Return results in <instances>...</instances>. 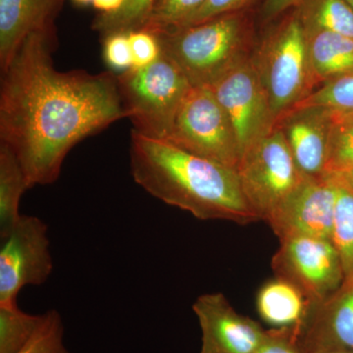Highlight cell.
Listing matches in <instances>:
<instances>
[{"mask_svg":"<svg viewBox=\"0 0 353 353\" xmlns=\"http://www.w3.org/2000/svg\"><path fill=\"white\" fill-rule=\"evenodd\" d=\"M54 25L30 34L1 71L0 141L15 153L30 188L57 182L70 150L128 118L118 77L55 69Z\"/></svg>","mask_w":353,"mask_h":353,"instance_id":"cell-1","label":"cell"},{"mask_svg":"<svg viewBox=\"0 0 353 353\" xmlns=\"http://www.w3.org/2000/svg\"><path fill=\"white\" fill-rule=\"evenodd\" d=\"M130 167L134 182L145 192L197 219L241 225L259 221L243 196L236 170L170 141L132 130Z\"/></svg>","mask_w":353,"mask_h":353,"instance_id":"cell-2","label":"cell"},{"mask_svg":"<svg viewBox=\"0 0 353 353\" xmlns=\"http://www.w3.org/2000/svg\"><path fill=\"white\" fill-rule=\"evenodd\" d=\"M253 34V15L248 8L153 34L161 52L182 69L194 87H211L252 55Z\"/></svg>","mask_w":353,"mask_h":353,"instance_id":"cell-3","label":"cell"},{"mask_svg":"<svg viewBox=\"0 0 353 353\" xmlns=\"http://www.w3.org/2000/svg\"><path fill=\"white\" fill-rule=\"evenodd\" d=\"M252 58L277 124L316 87L305 31L296 8L284 14L280 22L270 28L255 48Z\"/></svg>","mask_w":353,"mask_h":353,"instance_id":"cell-4","label":"cell"},{"mask_svg":"<svg viewBox=\"0 0 353 353\" xmlns=\"http://www.w3.org/2000/svg\"><path fill=\"white\" fill-rule=\"evenodd\" d=\"M128 118L134 131L169 141L179 111L194 85L182 69L161 52L145 68H131L118 76Z\"/></svg>","mask_w":353,"mask_h":353,"instance_id":"cell-5","label":"cell"},{"mask_svg":"<svg viewBox=\"0 0 353 353\" xmlns=\"http://www.w3.org/2000/svg\"><path fill=\"white\" fill-rule=\"evenodd\" d=\"M236 174L246 202L259 220L264 221L306 176L297 167L278 127L243 150Z\"/></svg>","mask_w":353,"mask_h":353,"instance_id":"cell-6","label":"cell"},{"mask_svg":"<svg viewBox=\"0 0 353 353\" xmlns=\"http://www.w3.org/2000/svg\"><path fill=\"white\" fill-rule=\"evenodd\" d=\"M168 141L234 170L240 162L233 124L210 87L192 88Z\"/></svg>","mask_w":353,"mask_h":353,"instance_id":"cell-7","label":"cell"},{"mask_svg":"<svg viewBox=\"0 0 353 353\" xmlns=\"http://www.w3.org/2000/svg\"><path fill=\"white\" fill-rule=\"evenodd\" d=\"M48 232L44 221L22 215L0 238V306L18 305L23 288L43 285L50 277L54 265Z\"/></svg>","mask_w":353,"mask_h":353,"instance_id":"cell-8","label":"cell"},{"mask_svg":"<svg viewBox=\"0 0 353 353\" xmlns=\"http://www.w3.org/2000/svg\"><path fill=\"white\" fill-rule=\"evenodd\" d=\"M272 259L276 277L299 288L311 306L322 303L345 279L340 254L332 241L308 236L280 240Z\"/></svg>","mask_w":353,"mask_h":353,"instance_id":"cell-9","label":"cell"},{"mask_svg":"<svg viewBox=\"0 0 353 353\" xmlns=\"http://www.w3.org/2000/svg\"><path fill=\"white\" fill-rule=\"evenodd\" d=\"M210 88L233 124L241 155L253 141L275 129L268 95L252 54L229 70Z\"/></svg>","mask_w":353,"mask_h":353,"instance_id":"cell-10","label":"cell"},{"mask_svg":"<svg viewBox=\"0 0 353 353\" xmlns=\"http://www.w3.org/2000/svg\"><path fill=\"white\" fill-rule=\"evenodd\" d=\"M336 203L333 176H306L266 222L279 240L308 236L332 241Z\"/></svg>","mask_w":353,"mask_h":353,"instance_id":"cell-11","label":"cell"},{"mask_svg":"<svg viewBox=\"0 0 353 353\" xmlns=\"http://www.w3.org/2000/svg\"><path fill=\"white\" fill-rule=\"evenodd\" d=\"M192 310L201 331L199 353H254L268 333L236 312L221 292L197 297Z\"/></svg>","mask_w":353,"mask_h":353,"instance_id":"cell-12","label":"cell"},{"mask_svg":"<svg viewBox=\"0 0 353 353\" xmlns=\"http://www.w3.org/2000/svg\"><path fill=\"white\" fill-rule=\"evenodd\" d=\"M290 331L303 353L353 350V272L333 294L311 306L303 321Z\"/></svg>","mask_w":353,"mask_h":353,"instance_id":"cell-13","label":"cell"},{"mask_svg":"<svg viewBox=\"0 0 353 353\" xmlns=\"http://www.w3.org/2000/svg\"><path fill=\"white\" fill-rule=\"evenodd\" d=\"M333 111L320 106L296 108L278 120L292 157L304 175L325 174Z\"/></svg>","mask_w":353,"mask_h":353,"instance_id":"cell-14","label":"cell"},{"mask_svg":"<svg viewBox=\"0 0 353 353\" xmlns=\"http://www.w3.org/2000/svg\"><path fill=\"white\" fill-rule=\"evenodd\" d=\"M63 0H0V68L32 32L54 25Z\"/></svg>","mask_w":353,"mask_h":353,"instance_id":"cell-15","label":"cell"},{"mask_svg":"<svg viewBox=\"0 0 353 353\" xmlns=\"http://www.w3.org/2000/svg\"><path fill=\"white\" fill-rule=\"evenodd\" d=\"M303 27L316 87L353 75V38L317 28Z\"/></svg>","mask_w":353,"mask_h":353,"instance_id":"cell-16","label":"cell"},{"mask_svg":"<svg viewBox=\"0 0 353 353\" xmlns=\"http://www.w3.org/2000/svg\"><path fill=\"white\" fill-rule=\"evenodd\" d=\"M256 306L263 321L276 328H290L303 321L311 304L299 288L276 277L260 288Z\"/></svg>","mask_w":353,"mask_h":353,"instance_id":"cell-17","label":"cell"},{"mask_svg":"<svg viewBox=\"0 0 353 353\" xmlns=\"http://www.w3.org/2000/svg\"><path fill=\"white\" fill-rule=\"evenodd\" d=\"M31 189L24 169L8 145L0 141V238L20 219V202Z\"/></svg>","mask_w":353,"mask_h":353,"instance_id":"cell-18","label":"cell"},{"mask_svg":"<svg viewBox=\"0 0 353 353\" xmlns=\"http://www.w3.org/2000/svg\"><path fill=\"white\" fill-rule=\"evenodd\" d=\"M330 175L336 185L332 243L340 254L345 276L353 272V187L341 174Z\"/></svg>","mask_w":353,"mask_h":353,"instance_id":"cell-19","label":"cell"},{"mask_svg":"<svg viewBox=\"0 0 353 353\" xmlns=\"http://www.w3.org/2000/svg\"><path fill=\"white\" fill-rule=\"evenodd\" d=\"M296 9L305 27L353 38V9L345 0H301Z\"/></svg>","mask_w":353,"mask_h":353,"instance_id":"cell-20","label":"cell"},{"mask_svg":"<svg viewBox=\"0 0 353 353\" xmlns=\"http://www.w3.org/2000/svg\"><path fill=\"white\" fill-rule=\"evenodd\" d=\"M157 0H124L122 6L112 13H101L92 22V30L102 39L111 34L141 31L148 22Z\"/></svg>","mask_w":353,"mask_h":353,"instance_id":"cell-21","label":"cell"},{"mask_svg":"<svg viewBox=\"0 0 353 353\" xmlns=\"http://www.w3.org/2000/svg\"><path fill=\"white\" fill-rule=\"evenodd\" d=\"M333 111L325 174L353 170V112Z\"/></svg>","mask_w":353,"mask_h":353,"instance_id":"cell-22","label":"cell"},{"mask_svg":"<svg viewBox=\"0 0 353 353\" xmlns=\"http://www.w3.org/2000/svg\"><path fill=\"white\" fill-rule=\"evenodd\" d=\"M43 319L21 310L19 306H0V353H17L32 338Z\"/></svg>","mask_w":353,"mask_h":353,"instance_id":"cell-23","label":"cell"},{"mask_svg":"<svg viewBox=\"0 0 353 353\" xmlns=\"http://www.w3.org/2000/svg\"><path fill=\"white\" fill-rule=\"evenodd\" d=\"M206 0H157L148 22L141 31L157 32L180 27Z\"/></svg>","mask_w":353,"mask_h":353,"instance_id":"cell-24","label":"cell"},{"mask_svg":"<svg viewBox=\"0 0 353 353\" xmlns=\"http://www.w3.org/2000/svg\"><path fill=\"white\" fill-rule=\"evenodd\" d=\"M17 353H72L64 343L61 314L55 309L43 313L39 328Z\"/></svg>","mask_w":353,"mask_h":353,"instance_id":"cell-25","label":"cell"},{"mask_svg":"<svg viewBox=\"0 0 353 353\" xmlns=\"http://www.w3.org/2000/svg\"><path fill=\"white\" fill-rule=\"evenodd\" d=\"M303 106H320L338 112H353V75L323 83L296 108Z\"/></svg>","mask_w":353,"mask_h":353,"instance_id":"cell-26","label":"cell"},{"mask_svg":"<svg viewBox=\"0 0 353 353\" xmlns=\"http://www.w3.org/2000/svg\"><path fill=\"white\" fill-rule=\"evenodd\" d=\"M131 46L132 67L134 69L145 68L157 61L161 55V48L157 37L152 32L136 31L128 34Z\"/></svg>","mask_w":353,"mask_h":353,"instance_id":"cell-27","label":"cell"},{"mask_svg":"<svg viewBox=\"0 0 353 353\" xmlns=\"http://www.w3.org/2000/svg\"><path fill=\"white\" fill-rule=\"evenodd\" d=\"M253 1L254 0H206L205 3L188 18L180 27L201 24L222 14L250 8Z\"/></svg>","mask_w":353,"mask_h":353,"instance_id":"cell-28","label":"cell"},{"mask_svg":"<svg viewBox=\"0 0 353 353\" xmlns=\"http://www.w3.org/2000/svg\"><path fill=\"white\" fill-rule=\"evenodd\" d=\"M104 58L112 69L123 71L131 69L132 57L129 36L115 34L104 39Z\"/></svg>","mask_w":353,"mask_h":353,"instance_id":"cell-29","label":"cell"},{"mask_svg":"<svg viewBox=\"0 0 353 353\" xmlns=\"http://www.w3.org/2000/svg\"><path fill=\"white\" fill-rule=\"evenodd\" d=\"M254 353H303L297 347L289 328L270 330Z\"/></svg>","mask_w":353,"mask_h":353,"instance_id":"cell-30","label":"cell"},{"mask_svg":"<svg viewBox=\"0 0 353 353\" xmlns=\"http://www.w3.org/2000/svg\"><path fill=\"white\" fill-rule=\"evenodd\" d=\"M301 0H264L260 8V18L263 23H270L284 14L296 8Z\"/></svg>","mask_w":353,"mask_h":353,"instance_id":"cell-31","label":"cell"},{"mask_svg":"<svg viewBox=\"0 0 353 353\" xmlns=\"http://www.w3.org/2000/svg\"><path fill=\"white\" fill-rule=\"evenodd\" d=\"M124 0H94L92 4L101 13H112L122 6Z\"/></svg>","mask_w":353,"mask_h":353,"instance_id":"cell-32","label":"cell"},{"mask_svg":"<svg viewBox=\"0 0 353 353\" xmlns=\"http://www.w3.org/2000/svg\"><path fill=\"white\" fill-rule=\"evenodd\" d=\"M319 353H353V350L347 348H336V350H326Z\"/></svg>","mask_w":353,"mask_h":353,"instance_id":"cell-33","label":"cell"},{"mask_svg":"<svg viewBox=\"0 0 353 353\" xmlns=\"http://www.w3.org/2000/svg\"><path fill=\"white\" fill-rule=\"evenodd\" d=\"M350 182V185L353 187V170L347 172V173L341 174Z\"/></svg>","mask_w":353,"mask_h":353,"instance_id":"cell-34","label":"cell"},{"mask_svg":"<svg viewBox=\"0 0 353 353\" xmlns=\"http://www.w3.org/2000/svg\"><path fill=\"white\" fill-rule=\"evenodd\" d=\"M74 1L77 2V3L79 4H88V3H92L94 2V0H74Z\"/></svg>","mask_w":353,"mask_h":353,"instance_id":"cell-35","label":"cell"},{"mask_svg":"<svg viewBox=\"0 0 353 353\" xmlns=\"http://www.w3.org/2000/svg\"><path fill=\"white\" fill-rule=\"evenodd\" d=\"M345 1L353 9V0H345Z\"/></svg>","mask_w":353,"mask_h":353,"instance_id":"cell-36","label":"cell"}]
</instances>
